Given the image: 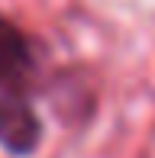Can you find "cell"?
<instances>
[{
    "label": "cell",
    "instance_id": "2",
    "mask_svg": "<svg viewBox=\"0 0 155 158\" xmlns=\"http://www.w3.org/2000/svg\"><path fill=\"white\" fill-rule=\"evenodd\" d=\"M29 71V45L23 32L0 16V87H10Z\"/></svg>",
    "mask_w": 155,
    "mask_h": 158
},
{
    "label": "cell",
    "instance_id": "1",
    "mask_svg": "<svg viewBox=\"0 0 155 158\" xmlns=\"http://www.w3.org/2000/svg\"><path fill=\"white\" fill-rule=\"evenodd\" d=\"M39 116L16 97L0 100V145L13 155H29L39 145Z\"/></svg>",
    "mask_w": 155,
    "mask_h": 158
}]
</instances>
